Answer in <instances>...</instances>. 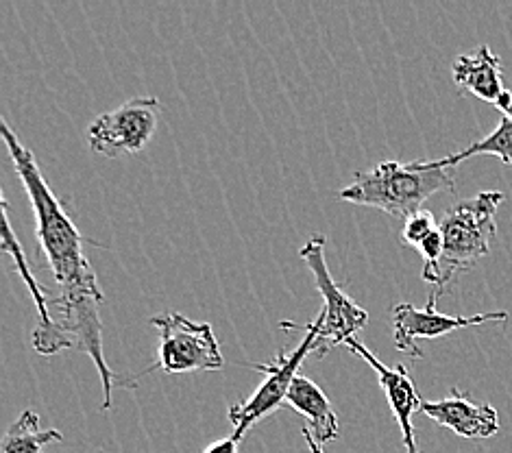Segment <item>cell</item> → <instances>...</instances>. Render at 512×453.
<instances>
[{"instance_id":"cell-4","label":"cell","mask_w":512,"mask_h":453,"mask_svg":"<svg viewBox=\"0 0 512 453\" xmlns=\"http://www.w3.org/2000/svg\"><path fill=\"white\" fill-rule=\"evenodd\" d=\"M321 318L316 316L314 323L303 325L306 336H303L301 345L297 349H282L271 362L253 364L255 371L264 373V382L258 390L247 399H240L238 403L229 408V419L234 423V436L238 443L247 436L253 425H258L268 414H273L279 406H286V397L292 382L299 377V366L310 353L316 351V342L321 336Z\"/></svg>"},{"instance_id":"cell-9","label":"cell","mask_w":512,"mask_h":453,"mask_svg":"<svg viewBox=\"0 0 512 453\" xmlns=\"http://www.w3.org/2000/svg\"><path fill=\"white\" fill-rule=\"evenodd\" d=\"M347 349L351 353L360 355V358L367 362L371 369L377 373V379H380V386L384 390V395L388 399L390 412H393L395 421L401 430V436H404V447L408 453H419L417 447V436H414V425H412V416L414 412H421L423 399L414 388L412 377L408 373L406 366H386L380 362L375 355L362 345L360 340L351 338L347 340Z\"/></svg>"},{"instance_id":"cell-13","label":"cell","mask_w":512,"mask_h":453,"mask_svg":"<svg viewBox=\"0 0 512 453\" xmlns=\"http://www.w3.org/2000/svg\"><path fill=\"white\" fill-rule=\"evenodd\" d=\"M3 251L14 257L16 271L20 273L24 286L29 288L35 308H38V325H35V327H51L53 325V314H51V308H48V301H51V295H48V292L38 284V281H35V277L31 273L29 262H27V255H24L22 244H20L18 236L14 234V229H11L9 205H7L5 197H3Z\"/></svg>"},{"instance_id":"cell-16","label":"cell","mask_w":512,"mask_h":453,"mask_svg":"<svg viewBox=\"0 0 512 453\" xmlns=\"http://www.w3.org/2000/svg\"><path fill=\"white\" fill-rule=\"evenodd\" d=\"M436 229H438L436 218L430 212L419 210L417 214H412L410 218L404 220V229H401V240H404V244H408V247L419 249L421 244L428 240Z\"/></svg>"},{"instance_id":"cell-11","label":"cell","mask_w":512,"mask_h":453,"mask_svg":"<svg viewBox=\"0 0 512 453\" xmlns=\"http://www.w3.org/2000/svg\"><path fill=\"white\" fill-rule=\"evenodd\" d=\"M451 72H454V83L460 92H467L475 99L491 103L493 107H497L499 101L510 92L504 83L502 59L486 44L467 55H460L454 61Z\"/></svg>"},{"instance_id":"cell-12","label":"cell","mask_w":512,"mask_h":453,"mask_svg":"<svg viewBox=\"0 0 512 453\" xmlns=\"http://www.w3.org/2000/svg\"><path fill=\"white\" fill-rule=\"evenodd\" d=\"M286 406L299 412L301 416H306L308 432L321 447L338 438V416L327 395L312 379L299 375L292 382L286 397Z\"/></svg>"},{"instance_id":"cell-15","label":"cell","mask_w":512,"mask_h":453,"mask_svg":"<svg viewBox=\"0 0 512 453\" xmlns=\"http://www.w3.org/2000/svg\"><path fill=\"white\" fill-rule=\"evenodd\" d=\"M478 155L499 157L508 168H512V120L508 116H502L497 129L493 133H489L486 138L475 140L460 153H451L441 159H432V162L438 168H456L458 164L465 162V159L478 157Z\"/></svg>"},{"instance_id":"cell-3","label":"cell","mask_w":512,"mask_h":453,"mask_svg":"<svg viewBox=\"0 0 512 453\" xmlns=\"http://www.w3.org/2000/svg\"><path fill=\"white\" fill-rule=\"evenodd\" d=\"M506 194L502 190H484L478 197L465 199L449 207L438 229L443 236V257L436 271L425 279L434 292L445 290L462 273L471 271L482 257L491 253V242L497 234L495 216Z\"/></svg>"},{"instance_id":"cell-2","label":"cell","mask_w":512,"mask_h":453,"mask_svg":"<svg viewBox=\"0 0 512 453\" xmlns=\"http://www.w3.org/2000/svg\"><path fill=\"white\" fill-rule=\"evenodd\" d=\"M454 168H438L428 162L401 164L397 159L377 164L367 173H356V179L338 192V199L353 205L375 207L395 218H410L421 205L438 192L456 188Z\"/></svg>"},{"instance_id":"cell-7","label":"cell","mask_w":512,"mask_h":453,"mask_svg":"<svg viewBox=\"0 0 512 453\" xmlns=\"http://www.w3.org/2000/svg\"><path fill=\"white\" fill-rule=\"evenodd\" d=\"M160 120V101L155 96H138L114 112H105L88 129L90 149L109 159L138 155L151 142Z\"/></svg>"},{"instance_id":"cell-5","label":"cell","mask_w":512,"mask_h":453,"mask_svg":"<svg viewBox=\"0 0 512 453\" xmlns=\"http://www.w3.org/2000/svg\"><path fill=\"white\" fill-rule=\"evenodd\" d=\"M160 329V360L155 369L168 375L221 371L225 358L210 323H194L179 312H162L149 321Z\"/></svg>"},{"instance_id":"cell-14","label":"cell","mask_w":512,"mask_h":453,"mask_svg":"<svg viewBox=\"0 0 512 453\" xmlns=\"http://www.w3.org/2000/svg\"><path fill=\"white\" fill-rule=\"evenodd\" d=\"M64 436L57 430H42L40 414L24 410L18 419L9 425L3 438V453H40L48 443H62Z\"/></svg>"},{"instance_id":"cell-6","label":"cell","mask_w":512,"mask_h":453,"mask_svg":"<svg viewBox=\"0 0 512 453\" xmlns=\"http://www.w3.org/2000/svg\"><path fill=\"white\" fill-rule=\"evenodd\" d=\"M299 257L316 281V288H319L323 297V310L319 314L321 318V336L316 342V353L325 355L329 349L338 345H347V340L356 336L362 327L369 323V312L360 308V305L353 301L349 295H345L343 288H340L332 273H329L327 262H325V238L323 236H312L306 244H303Z\"/></svg>"},{"instance_id":"cell-18","label":"cell","mask_w":512,"mask_h":453,"mask_svg":"<svg viewBox=\"0 0 512 453\" xmlns=\"http://www.w3.org/2000/svg\"><path fill=\"white\" fill-rule=\"evenodd\" d=\"M303 438H306V443H308V449H310V453H325L323 451V447L319 445V443H316V440L312 438V434L308 432V427H303Z\"/></svg>"},{"instance_id":"cell-8","label":"cell","mask_w":512,"mask_h":453,"mask_svg":"<svg viewBox=\"0 0 512 453\" xmlns=\"http://www.w3.org/2000/svg\"><path fill=\"white\" fill-rule=\"evenodd\" d=\"M438 297L441 295L432 290L425 308H414L412 303H399L393 308L395 347L414 360L423 358V351L419 349V340H434V338L447 336L451 332H458V329L508 321V312H489V314H475V316L441 314L436 310Z\"/></svg>"},{"instance_id":"cell-17","label":"cell","mask_w":512,"mask_h":453,"mask_svg":"<svg viewBox=\"0 0 512 453\" xmlns=\"http://www.w3.org/2000/svg\"><path fill=\"white\" fill-rule=\"evenodd\" d=\"M238 445H240L238 440L234 436H229V438L216 440V443H212V445H207L203 449V453H240Z\"/></svg>"},{"instance_id":"cell-1","label":"cell","mask_w":512,"mask_h":453,"mask_svg":"<svg viewBox=\"0 0 512 453\" xmlns=\"http://www.w3.org/2000/svg\"><path fill=\"white\" fill-rule=\"evenodd\" d=\"M0 129H3L11 162L16 166V173L33 207L35 236H38L48 268L59 284V295L53 299L59 303H81L92 299L105 301L99 281H96L88 257L83 253L85 238L70 220L66 205L57 199L38 162H35V155L18 140L7 120H0Z\"/></svg>"},{"instance_id":"cell-10","label":"cell","mask_w":512,"mask_h":453,"mask_svg":"<svg viewBox=\"0 0 512 453\" xmlns=\"http://www.w3.org/2000/svg\"><path fill=\"white\" fill-rule=\"evenodd\" d=\"M421 412L462 438H493L499 434V414L489 403H475L458 388L441 401H423Z\"/></svg>"}]
</instances>
